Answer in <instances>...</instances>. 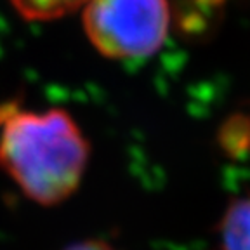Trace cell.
Instances as JSON below:
<instances>
[{
    "mask_svg": "<svg viewBox=\"0 0 250 250\" xmlns=\"http://www.w3.org/2000/svg\"><path fill=\"white\" fill-rule=\"evenodd\" d=\"M66 250H115L111 245L101 240H85V242H78L75 245L68 247Z\"/></svg>",
    "mask_w": 250,
    "mask_h": 250,
    "instance_id": "5",
    "label": "cell"
},
{
    "mask_svg": "<svg viewBox=\"0 0 250 250\" xmlns=\"http://www.w3.org/2000/svg\"><path fill=\"white\" fill-rule=\"evenodd\" d=\"M167 0H87L85 35L103 56L139 59L155 54L168 33Z\"/></svg>",
    "mask_w": 250,
    "mask_h": 250,
    "instance_id": "2",
    "label": "cell"
},
{
    "mask_svg": "<svg viewBox=\"0 0 250 250\" xmlns=\"http://www.w3.org/2000/svg\"><path fill=\"white\" fill-rule=\"evenodd\" d=\"M89 143L62 109L0 106V167L40 205H58L80 186Z\"/></svg>",
    "mask_w": 250,
    "mask_h": 250,
    "instance_id": "1",
    "label": "cell"
},
{
    "mask_svg": "<svg viewBox=\"0 0 250 250\" xmlns=\"http://www.w3.org/2000/svg\"><path fill=\"white\" fill-rule=\"evenodd\" d=\"M223 250H250V196L228 205L221 221Z\"/></svg>",
    "mask_w": 250,
    "mask_h": 250,
    "instance_id": "3",
    "label": "cell"
},
{
    "mask_svg": "<svg viewBox=\"0 0 250 250\" xmlns=\"http://www.w3.org/2000/svg\"><path fill=\"white\" fill-rule=\"evenodd\" d=\"M16 11L31 21H49L77 11L87 0H12Z\"/></svg>",
    "mask_w": 250,
    "mask_h": 250,
    "instance_id": "4",
    "label": "cell"
}]
</instances>
